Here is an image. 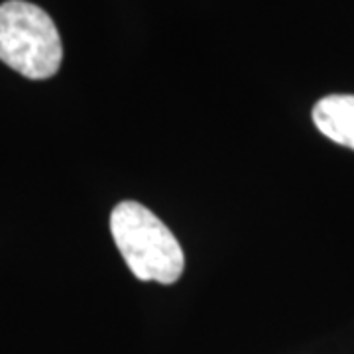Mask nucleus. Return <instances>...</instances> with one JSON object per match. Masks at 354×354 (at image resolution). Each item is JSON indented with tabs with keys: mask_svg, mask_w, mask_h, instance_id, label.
Listing matches in <instances>:
<instances>
[{
	"mask_svg": "<svg viewBox=\"0 0 354 354\" xmlns=\"http://www.w3.org/2000/svg\"><path fill=\"white\" fill-rule=\"evenodd\" d=\"M111 232L130 272L142 281L176 283L183 274V250L176 234L144 205L122 201L111 215Z\"/></svg>",
	"mask_w": 354,
	"mask_h": 354,
	"instance_id": "f257e3e1",
	"label": "nucleus"
},
{
	"mask_svg": "<svg viewBox=\"0 0 354 354\" xmlns=\"http://www.w3.org/2000/svg\"><path fill=\"white\" fill-rule=\"evenodd\" d=\"M64 59L59 32L50 14L24 0L0 4V62L20 75L41 81L57 73Z\"/></svg>",
	"mask_w": 354,
	"mask_h": 354,
	"instance_id": "f03ea898",
	"label": "nucleus"
},
{
	"mask_svg": "<svg viewBox=\"0 0 354 354\" xmlns=\"http://www.w3.org/2000/svg\"><path fill=\"white\" fill-rule=\"evenodd\" d=\"M313 122L335 144L354 150V95H327L313 106Z\"/></svg>",
	"mask_w": 354,
	"mask_h": 354,
	"instance_id": "7ed1b4c3",
	"label": "nucleus"
}]
</instances>
